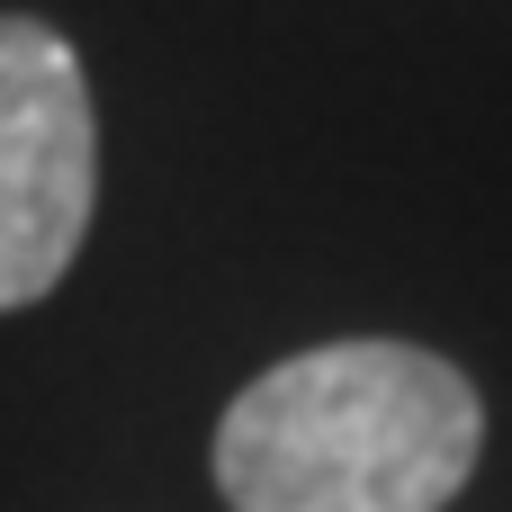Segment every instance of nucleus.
Here are the masks:
<instances>
[{
  "label": "nucleus",
  "mask_w": 512,
  "mask_h": 512,
  "mask_svg": "<svg viewBox=\"0 0 512 512\" xmlns=\"http://www.w3.org/2000/svg\"><path fill=\"white\" fill-rule=\"evenodd\" d=\"M477 459L486 405L423 342L297 351L216 423V495L234 512H450Z\"/></svg>",
  "instance_id": "1"
},
{
  "label": "nucleus",
  "mask_w": 512,
  "mask_h": 512,
  "mask_svg": "<svg viewBox=\"0 0 512 512\" xmlns=\"http://www.w3.org/2000/svg\"><path fill=\"white\" fill-rule=\"evenodd\" d=\"M99 207V117L81 54L0 9V315L54 297Z\"/></svg>",
  "instance_id": "2"
}]
</instances>
